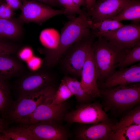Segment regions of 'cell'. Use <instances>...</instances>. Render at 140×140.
<instances>
[{"instance_id":"obj_1","label":"cell","mask_w":140,"mask_h":140,"mask_svg":"<svg viewBox=\"0 0 140 140\" xmlns=\"http://www.w3.org/2000/svg\"><path fill=\"white\" fill-rule=\"evenodd\" d=\"M61 30L58 44L55 48L39 49L45 55L44 64L47 67L55 64L67 50L75 43L89 34L93 22L87 12L82 10L77 17H69Z\"/></svg>"},{"instance_id":"obj_2","label":"cell","mask_w":140,"mask_h":140,"mask_svg":"<svg viewBox=\"0 0 140 140\" xmlns=\"http://www.w3.org/2000/svg\"><path fill=\"white\" fill-rule=\"evenodd\" d=\"M98 38L93 44L97 84L103 82L116 71V65L129 50L120 49L103 37Z\"/></svg>"},{"instance_id":"obj_3","label":"cell","mask_w":140,"mask_h":140,"mask_svg":"<svg viewBox=\"0 0 140 140\" xmlns=\"http://www.w3.org/2000/svg\"><path fill=\"white\" fill-rule=\"evenodd\" d=\"M99 89L104 97L105 111L121 113L131 109L140 100L139 83Z\"/></svg>"},{"instance_id":"obj_4","label":"cell","mask_w":140,"mask_h":140,"mask_svg":"<svg viewBox=\"0 0 140 140\" xmlns=\"http://www.w3.org/2000/svg\"><path fill=\"white\" fill-rule=\"evenodd\" d=\"M56 91L53 85L34 93L19 96L9 107L4 122L19 123L23 118L32 113L38 106L52 98Z\"/></svg>"},{"instance_id":"obj_5","label":"cell","mask_w":140,"mask_h":140,"mask_svg":"<svg viewBox=\"0 0 140 140\" xmlns=\"http://www.w3.org/2000/svg\"><path fill=\"white\" fill-rule=\"evenodd\" d=\"M95 37L91 29L89 34L76 42L65 52L63 55H65L63 63L67 72L75 76H81L87 54Z\"/></svg>"},{"instance_id":"obj_6","label":"cell","mask_w":140,"mask_h":140,"mask_svg":"<svg viewBox=\"0 0 140 140\" xmlns=\"http://www.w3.org/2000/svg\"><path fill=\"white\" fill-rule=\"evenodd\" d=\"M22 6L19 19L22 23H34L40 25L57 15L65 14L64 10L55 9L38 2L21 0Z\"/></svg>"},{"instance_id":"obj_7","label":"cell","mask_w":140,"mask_h":140,"mask_svg":"<svg viewBox=\"0 0 140 140\" xmlns=\"http://www.w3.org/2000/svg\"><path fill=\"white\" fill-rule=\"evenodd\" d=\"M18 77L15 88L19 96L34 93L53 85L52 76L45 70L26 71Z\"/></svg>"},{"instance_id":"obj_8","label":"cell","mask_w":140,"mask_h":140,"mask_svg":"<svg viewBox=\"0 0 140 140\" xmlns=\"http://www.w3.org/2000/svg\"><path fill=\"white\" fill-rule=\"evenodd\" d=\"M52 98L38 106L32 113L23 118L19 123L23 125L42 122L58 123L64 116L66 106L64 102L58 104L52 103Z\"/></svg>"},{"instance_id":"obj_9","label":"cell","mask_w":140,"mask_h":140,"mask_svg":"<svg viewBox=\"0 0 140 140\" xmlns=\"http://www.w3.org/2000/svg\"><path fill=\"white\" fill-rule=\"evenodd\" d=\"M99 37L120 49H129L140 41V24L134 23L124 25L115 30L103 33Z\"/></svg>"},{"instance_id":"obj_10","label":"cell","mask_w":140,"mask_h":140,"mask_svg":"<svg viewBox=\"0 0 140 140\" xmlns=\"http://www.w3.org/2000/svg\"><path fill=\"white\" fill-rule=\"evenodd\" d=\"M68 122L95 124L108 120V116L102 106L97 103L83 104L66 114Z\"/></svg>"},{"instance_id":"obj_11","label":"cell","mask_w":140,"mask_h":140,"mask_svg":"<svg viewBox=\"0 0 140 140\" xmlns=\"http://www.w3.org/2000/svg\"><path fill=\"white\" fill-rule=\"evenodd\" d=\"M131 0H100L87 12L93 23L111 19L117 15L131 1Z\"/></svg>"},{"instance_id":"obj_12","label":"cell","mask_w":140,"mask_h":140,"mask_svg":"<svg viewBox=\"0 0 140 140\" xmlns=\"http://www.w3.org/2000/svg\"><path fill=\"white\" fill-rule=\"evenodd\" d=\"M94 44V43H93ZM93 44L88 52L81 73V85L85 92L92 97H100L95 64Z\"/></svg>"},{"instance_id":"obj_13","label":"cell","mask_w":140,"mask_h":140,"mask_svg":"<svg viewBox=\"0 0 140 140\" xmlns=\"http://www.w3.org/2000/svg\"><path fill=\"white\" fill-rule=\"evenodd\" d=\"M24 125L28 128L36 140H66L68 138L67 131L58 123L42 122Z\"/></svg>"},{"instance_id":"obj_14","label":"cell","mask_w":140,"mask_h":140,"mask_svg":"<svg viewBox=\"0 0 140 140\" xmlns=\"http://www.w3.org/2000/svg\"><path fill=\"white\" fill-rule=\"evenodd\" d=\"M140 81V63L128 68L119 69L102 82L98 87L105 89L119 85H127Z\"/></svg>"},{"instance_id":"obj_15","label":"cell","mask_w":140,"mask_h":140,"mask_svg":"<svg viewBox=\"0 0 140 140\" xmlns=\"http://www.w3.org/2000/svg\"><path fill=\"white\" fill-rule=\"evenodd\" d=\"M114 124L108 120L83 127L78 131L76 137L83 140H111Z\"/></svg>"},{"instance_id":"obj_16","label":"cell","mask_w":140,"mask_h":140,"mask_svg":"<svg viewBox=\"0 0 140 140\" xmlns=\"http://www.w3.org/2000/svg\"><path fill=\"white\" fill-rule=\"evenodd\" d=\"M13 55L0 56V78L3 80L19 77L26 71L23 64Z\"/></svg>"},{"instance_id":"obj_17","label":"cell","mask_w":140,"mask_h":140,"mask_svg":"<svg viewBox=\"0 0 140 140\" xmlns=\"http://www.w3.org/2000/svg\"><path fill=\"white\" fill-rule=\"evenodd\" d=\"M22 22L13 17L0 19V39L12 40L19 39L23 32Z\"/></svg>"},{"instance_id":"obj_18","label":"cell","mask_w":140,"mask_h":140,"mask_svg":"<svg viewBox=\"0 0 140 140\" xmlns=\"http://www.w3.org/2000/svg\"><path fill=\"white\" fill-rule=\"evenodd\" d=\"M2 140H36L31 131L23 125L8 129L0 128Z\"/></svg>"},{"instance_id":"obj_19","label":"cell","mask_w":140,"mask_h":140,"mask_svg":"<svg viewBox=\"0 0 140 140\" xmlns=\"http://www.w3.org/2000/svg\"><path fill=\"white\" fill-rule=\"evenodd\" d=\"M111 19L120 21L131 20L134 23L140 20V3L138 1H132L117 15Z\"/></svg>"},{"instance_id":"obj_20","label":"cell","mask_w":140,"mask_h":140,"mask_svg":"<svg viewBox=\"0 0 140 140\" xmlns=\"http://www.w3.org/2000/svg\"><path fill=\"white\" fill-rule=\"evenodd\" d=\"M140 139V124L120 127L116 129L111 140H138Z\"/></svg>"},{"instance_id":"obj_21","label":"cell","mask_w":140,"mask_h":140,"mask_svg":"<svg viewBox=\"0 0 140 140\" xmlns=\"http://www.w3.org/2000/svg\"><path fill=\"white\" fill-rule=\"evenodd\" d=\"M13 101L10 87L7 81L0 78V116L3 120Z\"/></svg>"},{"instance_id":"obj_22","label":"cell","mask_w":140,"mask_h":140,"mask_svg":"<svg viewBox=\"0 0 140 140\" xmlns=\"http://www.w3.org/2000/svg\"><path fill=\"white\" fill-rule=\"evenodd\" d=\"M120 22L115 20L107 19L93 23L90 29L96 37L103 33L117 29L124 25Z\"/></svg>"},{"instance_id":"obj_23","label":"cell","mask_w":140,"mask_h":140,"mask_svg":"<svg viewBox=\"0 0 140 140\" xmlns=\"http://www.w3.org/2000/svg\"><path fill=\"white\" fill-rule=\"evenodd\" d=\"M70 90L80 102H84L92 97L83 90L80 82L75 78L67 76L63 79Z\"/></svg>"},{"instance_id":"obj_24","label":"cell","mask_w":140,"mask_h":140,"mask_svg":"<svg viewBox=\"0 0 140 140\" xmlns=\"http://www.w3.org/2000/svg\"><path fill=\"white\" fill-rule=\"evenodd\" d=\"M140 60V41H139L127 51L123 59L116 65V68H124Z\"/></svg>"},{"instance_id":"obj_25","label":"cell","mask_w":140,"mask_h":140,"mask_svg":"<svg viewBox=\"0 0 140 140\" xmlns=\"http://www.w3.org/2000/svg\"><path fill=\"white\" fill-rule=\"evenodd\" d=\"M140 124V108L136 107L128 112L120 121L113 126L114 131L119 128L123 126Z\"/></svg>"},{"instance_id":"obj_26","label":"cell","mask_w":140,"mask_h":140,"mask_svg":"<svg viewBox=\"0 0 140 140\" xmlns=\"http://www.w3.org/2000/svg\"><path fill=\"white\" fill-rule=\"evenodd\" d=\"M40 40L45 48L53 49L57 46L59 38L55 36V30L52 29H47L42 31L39 36Z\"/></svg>"},{"instance_id":"obj_27","label":"cell","mask_w":140,"mask_h":140,"mask_svg":"<svg viewBox=\"0 0 140 140\" xmlns=\"http://www.w3.org/2000/svg\"><path fill=\"white\" fill-rule=\"evenodd\" d=\"M73 95L62 79L57 90L52 97L51 102L54 104H61Z\"/></svg>"},{"instance_id":"obj_28","label":"cell","mask_w":140,"mask_h":140,"mask_svg":"<svg viewBox=\"0 0 140 140\" xmlns=\"http://www.w3.org/2000/svg\"><path fill=\"white\" fill-rule=\"evenodd\" d=\"M59 5L64 8L65 14L68 17L79 14L82 10L72 0H57Z\"/></svg>"},{"instance_id":"obj_29","label":"cell","mask_w":140,"mask_h":140,"mask_svg":"<svg viewBox=\"0 0 140 140\" xmlns=\"http://www.w3.org/2000/svg\"><path fill=\"white\" fill-rule=\"evenodd\" d=\"M19 47L15 43L0 39V56L13 54L18 51Z\"/></svg>"},{"instance_id":"obj_30","label":"cell","mask_w":140,"mask_h":140,"mask_svg":"<svg viewBox=\"0 0 140 140\" xmlns=\"http://www.w3.org/2000/svg\"><path fill=\"white\" fill-rule=\"evenodd\" d=\"M14 10L6 3L0 4V19H8L13 17L15 14Z\"/></svg>"},{"instance_id":"obj_31","label":"cell","mask_w":140,"mask_h":140,"mask_svg":"<svg viewBox=\"0 0 140 140\" xmlns=\"http://www.w3.org/2000/svg\"><path fill=\"white\" fill-rule=\"evenodd\" d=\"M6 3L14 11L20 9L22 6L21 0H5Z\"/></svg>"},{"instance_id":"obj_32","label":"cell","mask_w":140,"mask_h":140,"mask_svg":"<svg viewBox=\"0 0 140 140\" xmlns=\"http://www.w3.org/2000/svg\"><path fill=\"white\" fill-rule=\"evenodd\" d=\"M35 1L48 5L50 6H58L57 0H26Z\"/></svg>"},{"instance_id":"obj_33","label":"cell","mask_w":140,"mask_h":140,"mask_svg":"<svg viewBox=\"0 0 140 140\" xmlns=\"http://www.w3.org/2000/svg\"><path fill=\"white\" fill-rule=\"evenodd\" d=\"M87 12L90 11L94 5L96 0H85Z\"/></svg>"},{"instance_id":"obj_34","label":"cell","mask_w":140,"mask_h":140,"mask_svg":"<svg viewBox=\"0 0 140 140\" xmlns=\"http://www.w3.org/2000/svg\"><path fill=\"white\" fill-rule=\"evenodd\" d=\"M74 3L78 7L80 6L85 4V0H72Z\"/></svg>"},{"instance_id":"obj_35","label":"cell","mask_w":140,"mask_h":140,"mask_svg":"<svg viewBox=\"0 0 140 140\" xmlns=\"http://www.w3.org/2000/svg\"><path fill=\"white\" fill-rule=\"evenodd\" d=\"M4 125L3 121H0V128H3V125Z\"/></svg>"},{"instance_id":"obj_36","label":"cell","mask_w":140,"mask_h":140,"mask_svg":"<svg viewBox=\"0 0 140 140\" xmlns=\"http://www.w3.org/2000/svg\"><path fill=\"white\" fill-rule=\"evenodd\" d=\"M2 118H0V121H2Z\"/></svg>"},{"instance_id":"obj_37","label":"cell","mask_w":140,"mask_h":140,"mask_svg":"<svg viewBox=\"0 0 140 140\" xmlns=\"http://www.w3.org/2000/svg\"><path fill=\"white\" fill-rule=\"evenodd\" d=\"M1 2H0V4H1Z\"/></svg>"},{"instance_id":"obj_38","label":"cell","mask_w":140,"mask_h":140,"mask_svg":"<svg viewBox=\"0 0 140 140\" xmlns=\"http://www.w3.org/2000/svg\"><path fill=\"white\" fill-rule=\"evenodd\" d=\"M1 0H0V2H1Z\"/></svg>"}]
</instances>
